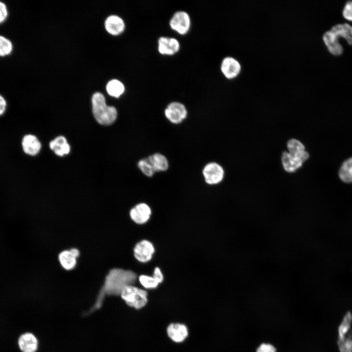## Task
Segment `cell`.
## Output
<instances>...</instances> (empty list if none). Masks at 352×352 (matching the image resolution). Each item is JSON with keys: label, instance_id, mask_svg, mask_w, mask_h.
<instances>
[{"label": "cell", "instance_id": "obj_10", "mask_svg": "<svg viewBox=\"0 0 352 352\" xmlns=\"http://www.w3.org/2000/svg\"><path fill=\"white\" fill-rule=\"evenodd\" d=\"M220 70L224 76L228 79L237 76L241 70L239 62L235 58L228 56L224 58L220 64Z\"/></svg>", "mask_w": 352, "mask_h": 352}, {"label": "cell", "instance_id": "obj_1", "mask_svg": "<svg viewBox=\"0 0 352 352\" xmlns=\"http://www.w3.org/2000/svg\"><path fill=\"white\" fill-rule=\"evenodd\" d=\"M136 275L132 271L121 268L111 269L106 277L104 284L100 290L91 307L84 313L87 316L100 309L105 296L120 295L122 290L128 286L133 285L136 280Z\"/></svg>", "mask_w": 352, "mask_h": 352}, {"label": "cell", "instance_id": "obj_3", "mask_svg": "<svg viewBox=\"0 0 352 352\" xmlns=\"http://www.w3.org/2000/svg\"><path fill=\"white\" fill-rule=\"evenodd\" d=\"M120 295L127 305L135 309L144 307L148 302L147 292L133 285L124 287Z\"/></svg>", "mask_w": 352, "mask_h": 352}, {"label": "cell", "instance_id": "obj_19", "mask_svg": "<svg viewBox=\"0 0 352 352\" xmlns=\"http://www.w3.org/2000/svg\"><path fill=\"white\" fill-rule=\"evenodd\" d=\"M105 28L107 31L113 35L121 34L125 29V23L123 20L116 15H111L105 21Z\"/></svg>", "mask_w": 352, "mask_h": 352}, {"label": "cell", "instance_id": "obj_24", "mask_svg": "<svg viewBox=\"0 0 352 352\" xmlns=\"http://www.w3.org/2000/svg\"><path fill=\"white\" fill-rule=\"evenodd\" d=\"M108 93L111 96L118 97L125 90L124 85L119 80L113 79L108 82L106 87Z\"/></svg>", "mask_w": 352, "mask_h": 352}, {"label": "cell", "instance_id": "obj_28", "mask_svg": "<svg viewBox=\"0 0 352 352\" xmlns=\"http://www.w3.org/2000/svg\"><path fill=\"white\" fill-rule=\"evenodd\" d=\"M342 15L346 19L352 21V0L345 3L342 10Z\"/></svg>", "mask_w": 352, "mask_h": 352}, {"label": "cell", "instance_id": "obj_9", "mask_svg": "<svg viewBox=\"0 0 352 352\" xmlns=\"http://www.w3.org/2000/svg\"><path fill=\"white\" fill-rule=\"evenodd\" d=\"M154 248L151 242L143 240L136 244L133 249L135 258L139 262L146 263L152 258Z\"/></svg>", "mask_w": 352, "mask_h": 352}, {"label": "cell", "instance_id": "obj_16", "mask_svg": "<svg viewBox=\"0 0 352 352\" xmlns=\"http://www.w3.org/2000/svg\"><path fill=\"white\" fill-rule=\"evenodd\" d=\"M18 344L22 352H35L38 348V339L30 332L21 335L18 340Z\"/></svg>", "mask_w": 352, "mask_h": 352}, {"label": "cell", "instance_id": "obj_31", "mask_svg": "<svg viewBox=\"0 0 352 352\" xmlns=\"http://www.w3.org/2000/svg\"><path fill=\"white\" fill-rule=\"evenodd\" d=\"M153 277L159 284L161 283L163 280V274L158 267L154 268Z\"/></svg>", "mask_w": 352, "mask_h": 352}, {"label": "cell", "instance_id": "obj_30", "mask_svg": "<svg viewBox=\"0 0 352 352\" xmlns=\"http://www.w3.org/2000/svg\"><path fill=\"white\" fill-rule=\"evenodd\" d=\"M8 11L6 5L0 1V23L3 22L7 18Z\"/></svg>", "mask_w": 352, "mask_h": 352}, {"label": "cell", "instance_id": "obj_5", "mask_svg": "<svg viewBox=\"0 0 352 352\" xmlns=\"http://www.w3.org/2000/svg\"><path fill=\"white\" fill-rule=\"evenodd\" d=\"M170 28L178 34L184 35L189 31L191 25V18L185 11L175 12L169 21Z\"/></svg>", "mask_w": 352, "mask_h": 352}, {"label": "cell", "instance_id": "obj_22", "mask_svg": "<svg viewBox=\"0 0 352 352\" xmlns=\"http://www.w3.org/2000/svg\"><path fill=\"white\" fill-rule=\"evenodd\" d=\"M148 159L155 172H163L168 168V161L166 157L159 153H155L148 156Z\"/></svg>", "mask_w": 352, "mask_h": 352}, {"label": "cell", "instance_id": "obj_13", "mask_svg": "<svg viewBox=\"0 0 352 352\" xmlns=\"http://www.w3.org/2000/svg\"><path fill=\"white\" fill-rule=\"evenodd\" d=\"M80 254L78 249L75 248L69 250H64L59 254V260L61 265L66 270H71L76 264V258Z\"/></svg>", "mask_w": 352, "mask_h": 352}, {"label": "cell", "instance_id": "obj_32", "mask_svg": "<svg viewBox=\"0 0 352 352\" xmlns=\"http://www.w3.org/2000/svg\"><path fill=\"white\" fill-rule=\"evenodd\" d=\"M6 107V102L5 99L0 95V115L5 111Z\"/></svg>", "mask_w": 352, "mask_h": 352}, {"label": "cell", "instance_id": "obj_26", "mask_svg": "<svg viewBox=\"0 0 352 352\" xmlns=\"http://www.w3.org/2000/svg\"><path fill=\"white\" fill-rule=\"evenodd\" d=\"M13 45L11 42L4 36L0 35V56L9 55L12 51Z\"/></svg>", "mask_w": 352, "mask_h": 352}, {"label": "cell", "instance_id": "obj_14", "mask_svg": "<svg viewBox=\"0 0 352 352\" xmlns=\"http://www.w3.org/2000/svg\"><path fill=\"white\" fill-rule=\"evenodd\" d=\"M167 332L171 340L177 343L183 341L188 334L187 327L180 323L170 324L167 329Z\"/></svg>", "mask_w": 352, "mask_h": 352}, {"label": "cell", "instance_id": "obj_21", "mask_svg": "<svg viewBox=\"0 0 352 352\" xmlns=\"http://www.w3.org/2000/svg\"><path fill=\"white\" fill-rule=\"evenodd\" d=\"M50 148L56 154L63 156L68 154L70 151V146L66 138L63 136H59L50 141Z\"/></svg>", "mask_w": 352, "mask_h": 352}, {"label": "cell", "instance_id": "obj_18", "mask_svg": "<svg viewBox=\"0 0 352 352\" xmlns=\"http://www.w3.org/2000/svg\"><path fill=\"white\" fill-rule=\"evenodd\" d=\"M22 144L24 153L30 155H35L38 154L41 147L39 140L32 134L24 136Z\"/></svg>", "mask_w": 352, "mask_h": 352}, {"label": "cell", "instance_id": "obj_8", "mask_svg": "<svg viewBox=\"0 0 352 352\" xmlns=\"http://www.w3.org/2000/svg\"><path fill=\"white\" fill-rule=\"evenodd\" d=\"M180 45L176 38L165 36L160 37L157 41V50L163 55H173L178 52Z\"/></svg>", "mask_w": 352, "mask_h": 352}, {"label": "cell", "instance_id": "obj_2", "mask_svg": "<svg viewBox=\"0 0 352 352\" xmlns=\"http://www.w3.org/2000/svg\"><path fill=\"white\" fill-rule=\"evenodd\" d=\"M91 102L93 114L99 124L108 125L115 121L117 116L116 109L107 105L103 94L98 92L94 93Z\"/></svg>", "mask_w": 352, "mask_h": 352}, {"label": "cell", "instance_id": "obj_11", "mask_svg": "<svg viewBox=\"0 0 352 352\" xmlns=\"http://www.w3.org/2000/svg\"><path fill=\"white\" fill-rule=\"evenodd\" d=\"M151 215V209L148 205L140 203L132 208L130 212L131 219L136 223L143 224L148 221Z\"/></svg>", "mask_w": 352, "mask_h": 352}, {"label": "cell", "instance_id": "obj_17", "mask_svg": "<svg viewBox=\"0 0 352 352\" xmlns=\"http://www.w3.org/2000/svg\"><path fill=\"white\" fill-rule=\"evenodd\" d=\"M288 152L291 154L297 156L305 162L309 157L308 153L305 150L303 144L299 140L292 138L287 143Z\"/></svg>", "mask_w": 352, "mask_h": 352}, {"label": "cell", "instance_id": "obj_20", "mask_svg": "<svg viewBox=\"0 0 352 352\" xmlns=\"http://www.w3.org/2000/svg\"><path fill=\"white\" fill-rule=\"evenodd\" d=\"M330 30L339 38L346 40L350 44H352V25L347 22L337 23L333 25Z\"/></svg>", "mask_w": 352, "mask_h": 352}, {"label": "cell", "instance_id": "obj_4", "mask_svg": "<svg viewBox=\"0 0 352 352\" xmlns=\"http://www.w3.org/2000/svg\"><path fill=\"white\" fill-rule=\"evenodd\" d=\"M352 315L347 312L338 328V345L340 352H352Z\"/></svg>", "mask_w": 352, "mask_h": 352}, {"label": "cell", "instance_id": "obj_27", "mask_svg": "<svg viewBox=\"0 0 352 352\" xmlns=\"http://www.w3.org/2000/svg\"><path fill=\"white\" fill-rule=\"evenodd\" d=\"M139 281L142 286L147 289L155 288L159 284L153 276L145 275L140 276Z\"/></svg>", "mask_w": 352, "mask_h": 352}, {"label": "cell", "instance_id": "obj_7", "mask_svg": "<svg viewBox=\"0 0 352 352\" xmlns=\"http://www.w3.org/2000/svg\"><path fill=\"white\" fill-rule=\"evenodd\" d=\"M202 174L205 182L208 184L214 185L222 180L224 172L220 164L216 162H210L203 168Z\"/></svg>", "mask_w": 352, "mask_h": 352}, {"label": "cell", "instance_id": "obj_15", "mask_svg": "<svg viewBox=\"0 0 352 352\" xmlns=\"http://www.w3.org/2000/svg\"><path fill=\"white\" fill-rule=\"evenodd\" d=\"M281 161L284 169L288 173L296 172L302 166L304 163L301 158L286 151L282 154Z\"/></svg>", "mask_w": 352, "mask_h": 352}, {"label": "cell", "instance_id": "obj_12", "mask_svg": "<svg viewBox=\"0 0 352 352\" xmlns=\"http://www.w3.org/2000/svg\"><path fill=\"white\" fill-rule=\"evenodd\" d=\"M323 40L332 54L339 55L342 53L343 47L339 41V38L330 29L324 33Z\"/></svg>", "mask_w": 352, "mask_h": 352}, {"label": "cell", "instance_id": "obj_6", "mask_svg": "<svg viewBox=\"0 0 352 352\" xmlns=\"http://www.w3.org/2000/svg\"><path fill=\"white\" fill-rule=\"evenodd\" d=\"M187 110L184 105L176 101L169 103L164 110L166 118L175 124L182 122L187 117Z\"/></svg>", "mask_w": 352, "mask_h": 352}, {"label": "cell", "instance_id": "obj_29", "mask_svg": "<svg viewBox=\"0 0 352 352\" xmlns=\"http://www.w3.org/2000/svg\"><path fill=\"white\" fill-rule=\"evenodd\" d=\"M256 352H276V350L271 344L263 343L257 348Z\"/></svg>", "mask_w": 352, "mask_h": 352}, {"label": "cell", "instance_id": "obj_23", "mask_svg": "<svg viewBox=\"0 0 352 352\" xmlns=\"http://www.w3.org/2000/svg\"><path fill=\"white\" fill-rule=\"evenodd\" d=\"M339 176L344 182H352V157L348 158L343 163L339 172Z\"/></svg>", "mask_w": 352, "mask_h": 352}, {"label": "cell", "instance_id": "obj_25", "mask_svg": "<svg viewBox=\"0 0 352 352\" xmlns=\"http://www.w3.org/2000/svg\"><path fill=\"white\" fill-rule=\"evenodd\" d=\"M137 166L141 171L147 176H152L155 172L148 157L140 160Z\"/></svg>", "mask_w": 352, "mask_h": 352}]
</instances>
